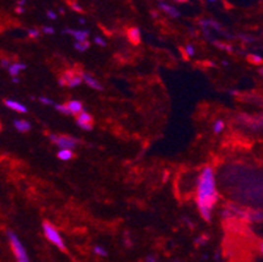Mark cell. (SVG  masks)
<instances>
[{"label": "cell", "mask_w": 263, "mask_h": 262, "mask_svg": "<svg viewBox=\"0 0 263 262\" xmlns=\"http://www.w3.org/2000/svg\"><path fill=\"white\" fill-rule=\"evenodd\" d=\"M219 199L216 190V180L212 166H205L198 177L197 204L203 219L211 220V211Z\"/></svg>", "instance_id": "cell-1"}, {"label": "cell", "mask_w": 263, "mask_h": 262, "mask_svg": "<svg viewBox=\"0 0 263 262\" xmlns=\"http://www.w3.org/2000/svg\"><path fill=\"white\" fill-rule=\"evenodd\" d=\"M8 240H9V244H11L12 251H13V255L16 257V261L17 262H29V257H28V253L25 251V247L23 245V243L20 241V239L17 237L16 233H13L12 231H7Z\"/></svg>", "instance_id": "cell-2"}, {"label": "cell", "mask_w": 263, "mask_h": 262, "mask_svg": "<svg viewBox=\"0 0 263 262\" xmlns=\"http://www.w3.org/2000/svg\"><path fill=\"white\" fill-rule=\"evenodd\" d=\"M42 227L46 239L49 240L50 243L54 244L55 247H58L59 249L64 251V249H66V245H64V241H63L62 236H60V233L58 232V229H57L53 224L49 223V222H45Z\"/></svg>", "instance_id": "cell-3"}, {"label": "cell", "mask_w": 263, "mask_h": 262, "mask_svg": "<svg viewBox=\"0 0 263 262\" xmlns=\"http://www.w3.org/2000/svg\"><path fill=\"white\" fill-rule=\"evenodd\" d=\"M50 140L54 144L60 148V150H75L78 146V139L72 138V136H67V135H50Z\"/></svg>", "instance_id": "cell-4"}, {"label": "cell", "mask_w": 263, "mask_h": 262, "mask_svg": "<svg viewBox=\"0 0 263 262\" xmlns=\"http://www.w3.org/2000/svg\"><path fill=\"white\" fill-rule=\"evenodd\" d=\"M78 126L82 128L83 130L86 131H90L93 129V118L92 116L87 113L86 110L83 113H80L78 116Z\"/></svg>", "instance_id": "cell-5"}, {"label": "cell", "mask_w": 263, "mask_h": 262, "mask_svg": "<svg viewBox=\"0 0 263 262\" xmlns=\"http://www.w3.org/2000/svg\"><path fill=\"white\" fill-rule=\"evenodd\" d=\"M4 104H5V106H7V108L12 109V110H15V112L27 113V106L21 104V102H19V101L7 98V100H4Z\"/></svg>", "instance_id": "cell-6"}, {"label": "cell", "mask_w": 263, "mask_h": 262, "mask_svg": "<svg viewBox=\"0 0 263 262\" xmlns=\"http://www.w3.org/2000/svg\"><path fill=\"white\" fill-rule=\"evenodd\" d=\"M64 33L74 35V38L76 39V42H86L88 38L89 33L87 31H71V29H66Z\"/></svg>", "instance_id": "cell-7"}, {"label": "cell", "mask_w": 263, "mask_h": 262, "mask_svg": "<svg viewBox=\"0 0 263 262\" xmlns=\"http://www.w3.org/2000/svg\"><path fill=\"white\" fill-rule=\"evenodd\" d=\"M83 80H84V83L86 84H88L90 88L93 89H97V91H102V85L98 83V80H96L94 77L90 76V75H88V73H83Z\"/></svg>", "instance_id": "cell-8"}, {"label": "cell", "mask_w": 263, "mask_h": 262, "mask_svg": "<svg viewBox=\"0 0 263 262\" xmlns=\"http://www.w3.org/2000/svg\"><path fill=\"white\" fill-rule=\"evenodd\" d=\"M68 109H70L71 114H75V116H79L80 113L84 112V108H83V104L80 101L78 100H72L68 101V104H67Z\"/></svg>", "instance_id": "cell-9"}, {"label": "cell", "mask_w": 263, "mask_h": 262, "mask_svg": "<svg viewBox=\"0 0 263 262\" xmlns=\"http://www.w3.org/2000/svg\"><path fill=\"white\" fill-rule=\"evenodd\" d=\"M13 125H15L16 130H19L20 132H28V131L31 129L30 124H29L28 121L24 120H16L15 122H13Z\"/></svg>", "instance_id": "cell-10"}, {"label": "cell", "mask_w": 263, "mask_h": 262, "mask_svg": "<svg viewBox=\"0 0 263 262\" xmlns=\"http://www.w3.org/2000/svg\"><path fill=\"white\" fill-rule=\"evenodd\" d=\"M25 68H27V66L24 65V63H13V65H11V67L8 68V72H9L11 76L17 77V75Z\"/></svg>", "instance_id": "cell-11"}, {"label": "cell", "mask_w": 263, "mask_h": 262, "mask_svg": "<svg viewBox=\"0 0 263 262\" xmlns=\"http://www.w3.org/2000/svg\"><path fill=\"white\" fill-rule=\"evenodd\" d=\"M128 38L132 43H139L140 42V31L138 28H130L128 31Z\"/></svg>", "instance_id": "cell-12"}, {"label": "cell", "mask_w": 263, "mask_h": 262, "mask_svg": "<svg viewBox=\"0 0 263 262\" xmlns=\"http://www.w3.org/2000/svg\"><path fill=\"white\" fill-rule=\"evenodd\" d=\"M160 7H161V9H163L164 12H167L171 17H178V16H179V12H178L175 7H171V5H168V4L164 3L160 4Z\"/></svg>", "instance_id": "cell-13"}, {"label": "cell", "mask_w": 263, "mask_h": 262, "mask_svg": "<svg viewBox=\"0 0 263 262\" xmlns=\"http://www.w3.org/2000/svg\"><path fill=\"white\" fill-rule=\"evenodd\" d=\"M58 158L63 162H67V160H71L74 158V152H72V150H59Z\"/></svg>", "instance_id": "cell-14"}, {"label": "cell", "mask_w": 263, "mask_h": 262, "mask_svg": "<svg viewBox=\"0 0 263 262\" xmlns=\"http://www.w3.org/2000/svg\"><path fill=\"white\" fill-rule=\"evenodd\" d=\"M83 76H78V75H75L72 79H71V81L68 83V87H71V88H75V87H79V85L82 84L83 83Z\"/></svg>", "instance_id": "cell-15"}, {"label": "cell", "mask_w": 263, "mask_h": 262, "mask_svg": "<svg viewBox=\"0 0 263 262\" xmlns=\"http://www.w3.org/2000/svg\"><path fill=\"white\" fill-rule=\"evenodd\" d=\"M224 122H223V121L221 120H219V121H216V122H215V125H213V131H215V132H216V134H220L221 131L224 130Z\"/></svg>", "instance_id": "cell-16"}, {"label": "cell", "mask_w": 263, "mask_h": 262, "mask_svg": "<svg viewBox=\"0 0 263 262\" xmlns=\"http://www.w3.org/2000/svg\"><path fill=\"white\" fill-rule=\"evenodd\" d=\"M55 109H57L59 113H62V114H71L70 109H68V106H67V105L57 104L55 105Z\"/></svg>", "instance_id": "cell-17"}, {"label": "cell", "mask_w": 263, "mask_h": 262, "mask_svg": "<svg viewBox=\"0 0 263 262\" xmlns=\"http://www.w3.org/2000/svg\"><path fill=\"white\" fill-rule=\"evenodd\" d=\"M94 253H96L97 256H101V257H106L108 256V252H106V249H105L104 247H100V245H97V247H94Z\"/></svg>", "instance_id": "cell-18"}, {"label": "cell", "mask_w": 263, "mask_h": 262, "mask_svg": "<svg viewBox=\"0 0 263 262\" xmlns=\"http://www.w3.org/2000/svg\"><path fill=\"white\" fill-rule=\"evenodd\" d=\"M89 47V42L86 41V42H76L75 43V49L79 51H86Z\"/></svg>", "instance_id": "cell-19"}, {"label": "cell", "mask_w": 263, "mask_h": 262, "mask_svg": "<svg viewBox=\"0 0 263 262\" xmlns=\"http://www.w3.org/2000/svg\"><path fill=\"white\" fill-rule=\"evenodd\" d=\"M28 34H29L30 38H38L39 31H37V29H29V31H28Z\"/></svg>", "instance_id": "cell-20"}, {"label": "cell", "mask_w": 263, "mask_h": 262, "mask_svg": "<svg viewBox=\"0 0 263 262\" xmlns=\"http://www.w3.org/2000/svg\"><path fill=\"white\" fill-rule=\"evenodd\" d=\"M186 53H187L189 57H193V55L195 54V49H194L191 45H187V46H186Z\"/></svg>", "instance_id": "cell-21"}, {"label": "cell", "mask_w": 263, "mask_h": 262, "mask_svg": "<svg viewBox=\"0 0 263 262\" xmlns=\"http://www.w3.org/2000/svg\"><path fill=\"white\" fill-rule=\"evenodd\" d=\"M38 100L41 101V102H42L43 105H51V104H53V101H51L50 98H47V97H39Z\"/></svg>", "instance_id": "cell-22"}, {"label": "cell", "mask_w": 263, "mask_h": 262, "mask_svg": "<svg viewBox=\"0 0 263 262\" xmlns=\"http://www.w3.org/2000/svg\"><path fill=\"white\" fill-rule=\"evenodd\" d=\"M42 32L43 33H46V34H53V33H54V29L51 27H45L42 29Z\"/></svg>", "instance_id": "cell-23"}, {"label": "cell", "mask_w": 263, "mask_h": 262, "mask_svg": "<svg viewBox=\"0 0 263 262\" xmlns=\"http://www.w3.org/2000/svg\"><path fill=\"white\" fill-rule=\"evenodd\" d=\"M94 43L100 45V46H105V41L101 38V37H96V38H94Z\"/></svg>", "instance_id": "cell-24"}, {"label": "cell", "mask_w": 263, "mask_h": 262, "mask_svg": "<svg viewBox=\"0 0 263 262\" xmlns=\"http://www.w3.org/2000/svg\"><path fill=\"white\" fill-rule=\"evenodd\" d=\"M250 58H252L253 62H256V63H261V62H262V58H261V57H258V55H252Z\"/></svg>", "instance_id": "cell-25"}, {"label": "cell", "mask_w": 263, "mask_h": 262, "mask_svg": "<svg viewBox=\"0 0 263 262\" xmlns=\"http://www.w3.org/2000/svg\"><path fill=\"white\" fill-rule=\"evenodd\" d=\"M47 17H49V19H51V20H55V19H57V15H55V12L49 11V12H47Z\"/></svg>", "instance_id": "cell-26"}, {"label": "cell", "mask_w": 263, "mask_h": 262, "mask_svg": "<svg viewBox=\"0 0 263 262\" xmlns=\"http://www.w3.org/2000/svg\"><path fill=\"white\" fill-rule=\"evenodd\" d=\"M1 66H3V67H5L7 69L11 67V65H9V62H8L7 59H3V61H1Z\"/></svg>", "instance_id": "cell-27"}, {"label": "cell", "mask_w": 263, "mask_h": 262, "mask_svg": "<svg viewBox=\"0 0 263 262\" xmlns=\"http://www.w3.org/2000/svg\"><path fill=\"white\" fill-rule=\"evenodd\" d=\"M72 8H74L75 11H78V12H82V7H80V5H79V4L74 3V4H72Z\"/></svg>", "instance_id": "cell-28"}, {"label": "cell", "mask_w": 263, "mask_h": 262, "mask_svg": "<svg viewBox=\"0 0 263 262\" xmlns=\"http://www.w3.org/2000/svg\"><path fill=\"white\" fill-rule=\"evenodd\" d=\"M16 11H17V13H23V12H24V7H23V5H20V4H19V7H17V9H16Z\"/></svg>", "instance_id": "cell-29"}, {"label": "cell", "mask_w": 263, "mask_h": 262, "mask_svg": "<svg viewBox=\"0 0 263 262\" xmlns=\"http://www.w3.org/2000/svg\"><path fill=\"white\" fill-rule=\"evenodd\" d=\"M146 262H156L155 257H148L147 260H146Z\"/></svg>", "instance_id": "cell-30"}, {"label": "cell", "mask_w": 263, "mask_h": 262, "mask_svg": "<svg viewBox=\"0 0 263 262\" xmlns=\"http://www.w3.org/2000/svg\"><path fill=\"white\" fill-rule=\"evenodd\" d=\"M260 251H261V255L263 256V243L260 244Z\"/></svg>", "instance_id": "cell-31"}, {"label": "cell", "mask_w": 263, "mask_h": 262, "mask_svg": "<svg viewBox=\"0 0 263 262\" xmlns=\"http://www.w3.org/2000/svg\"><path fill=\"white\" fill-rule=\"evenodd\" d=\"M13 83H19V79H17V77H13Z\"/></svg>", "instance_id": "cell-32"}, {"label": "cell", "mask_w": 263, "mask_h": 262, "mask_svg": "<svg viewBox=\"0 0 263 262\" xmlns=\"http://www.w3.org/2000/svg\"><path fill=\"white\" fill-rule=\"evenodd\" d=\"M177 1H181V3H183V1H187V0H177Z\"/></svg>", "instance_id": "cell-33"}, {"label": "cell", "mask_w": 263, "mask_h": 262, "mask_svg": "<svg viewBox=\"0 0 263 262\" xmlns=\"http://www.w3.org/2000/svg\"><path fill=\"white\" fill-rule=\"evenodd\" d=\"M208 1H215V0H208Z\"/></svg>", "instance_id": "cell-34"}, {"label": "cell", "mask_w": 263, "mask_h": 262, "mask_svg": "<svg viewBox=\"0 0 263 262\" xmlns=\"http://www.w3.org/2000/svg\"><path fill=\"white\" fill-rule=\"evenodd\" d=\"M175 262H179V261H175Z\"/></svg>", "instance_id": "cell-35"}]
</instances>
